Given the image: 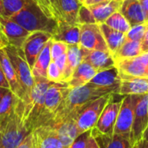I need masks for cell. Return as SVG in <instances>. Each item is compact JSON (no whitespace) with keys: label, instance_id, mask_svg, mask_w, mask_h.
I'll use <instances>...</instances> for the list:
<instances>
[{"label":"cell","instance_id":"cell-20","mask_svg":"<svg viewBox=\"0 0 148 148\" xmlns=\"http://www.w3.org/2000/svg\"><path fill=\"white\" fill-rule=\"evenodd\" d=\"M121 84L118 95H148V77H121Z\"/></svg>","mask_w":148,"mask_h":148},{"label":"cell","instance_id":"cell-54","mask_svg":"<svg viewBox=\"0 0 148 148\" xmlns=\"http://www.w3.org/2000/svg\"><path fill=\"white\" fill-rule=\"evenodd\" d=\"M117 1H119V2H122L123 0H117Z\"/></svg>","mask_w":148,"mask_h":148},{"label":"cell","instance_id":"cell-16","mask_svg":"<svg viewBox=\"0 0 148 148\" xmlns=\"http://www.w3.org/2000/svg\"><path fill=\"white\" fill-rule=\"evenodd\" d=\"M82 61L89 63L97 72L108 69L115 66V61L113 55L108 51L88 50L82 47Z\"/></svg>","mask_w":148,"mask_h":148},{"label":"cell","instance_id":"cell-30","mask_svg":"<svg viewBox=\"0 0 148 148\" xmlns=\"http://www.w3.org/2000/svg\"><path fill=\"white\" fill-rule=\"evenodd\" d=\"M142 54L143 52L141 49V42L126 40L125 42L114 53L113 57L115 62H118L123 59L137 57Z\"/></svg>","mask_w":148,"mask_h":148},{"label":"cell","instance_id":"cell-24","mask_svg":"<svg viewBox=\"0 0 148 148\" xmlns=\"http://www.w3.org/2000/svg\"><path fill=\"white\" fill-rule=\"evenodd\" d=\"M52 127L56 129L61 141L68 148L70 147V146L76 139V137L79 136L75 118H69L65 121L62 122L61 124Z\"/></svg>","mask_w":148,"mask_h":148},{"label":"cell","instance_id":"cell-41","mask_svg":"<svg viewBox=\"0 0 148 148\" xmlns=\"http://www.w3.org/2000/svg\"><path fill=\"white\" fill-rule=\"evenodd\" d=\"M56 62V64L57 65V67L59 68V69L61 70V72L63 75L65 67H66V62H67V53L61 56L60 57H58L56 61H54Z\"/></svg>","mask_w":148,"mask_h":148},{"label":"cell","instance_id":"cell-31","mask_svg":"<svg viewBox=\"0 0 148 148\" xmlns=\"http://www.w3.org/2000/svg\"><path fill=\"white\" fill-rule=\"evenodd\" d=\"M31 0H0V16L10 17Z\"/></svg>","mask_w":148,"mask_h":148},{"label":"cell","instance_id":"cell-55","mask_svg":"<svg viewBox=\"0 0 148 148\" xmlns=\"http://www.w3.org/2000/svg\"><path fill=\"white\" fill-rule=\"evenodd\" d=\"M147 108H148V103H147Z\"/></svg>","mask_w":148,"mask_h":148},{"label":"cell","instance_id":"cell-44","mask_svg":"<svg viewBox=\"0 0 148 148\" xmlns=\"http://www.w3.org/2000/svg\"><path fill=\"white\" fill-rule=\"evenodd\" d=\"M86 148H100L97 142H96V140H95V137L92 135V132H91V135L88 138Z\"/></svg>","mask_w":148,"mask_h":148},{"label":"cell","instance_id":"cell-4","mask_svg":"<svg viewBox=\"0 0 148 148\" xmlns=\"http://www.w3.org/2000/svg\"><path fill=\"white\" fill-rule=\"evenodd\" d=\"M52 83L47 78L34 77V86L31 90L29 101L24 104V120L31 132L41 126L45 95Z\"/></svg>","mask_w":148,"mask_h":148},{"label":"cell","instance_id":"cell-14","mask_svg":"<svg viewBox=\"0 0 148 148\" xmlns=\"http://www.w3.org/2000/svg\"><path fill=\"white\" fill-rule=\"evenodd\" d=\"M89 86L106 91L108 94H118L121 84V78L118 69L114 66L108 69H105L94 76L88 83Z\"/></svg>","mask_w":148,"mask_h":148},{"label":"cell","instance_id":"cell-56","mask_svg":"<svg viewBox=\"0 0 148 148\" xmlns=\"http://www.w3.org/2000/svg\"><path fill=\"white\" fill-rule=\"evenodd\" d=\"M33 1H34V2H35V0H33Z\"/></svg>","mask_w":148,"mask_h":148},{"label":"cell","instance_id":"cell-57","mask_svg":"<svg viewBox=\"0 0 148 148\" xmlns=\"http://www.w3.org/2000/svg\"><path fill=\"white\" fill-rule=\"evenodd\" d=\"M147 23H148V22H147Z\"/></svg>","mask_w":148,"mask_h":148},{"label":"cell","instance_id":"cell-50","mask_svg":"<svg viewBox=\"0 0 148 148\" xmlns=\"http://www.w3.org/2000/svg\"><path fill=\"white\" fill-rule=\"evenodd\" d=\"M54 1H55V6H56V11H57L58 16H59V21H60L61 20V17H60V14H59V11H58V3H59V0H54Z\"/></svg>","mask_w":148,"mask_h":148},{"label":"cell","instance_id":"cell-52","mask_svg":"<svg viewBox=\"0 0 148 148\" xmlns=\"http://www.w3.org/2000/svg\"><path fill=\"white\" fill-rule=\"evenodd\" d=\"M145 136H146V138L147 139V140H148V127H147V131H146V133H145V134H144Z\"/></svg>","mask_w":148,"mask_h":148},{"label":"cell","instance_id":"cell-26","mask_svg":"<svg viewBox=\"0 0 148 148\" xmlns=\"http://www.w3.org/2000/svg\"><path fill=\"white\" fill-rule=\"evenodd\" d=\"M82 5L79 0H59L58 11L61 20L70 24H79L78 14Z\"/></svg>","mask_w":148,"mask_h":148},{"label":"cell","instance_id":"cell-12","mask_svg":"<svg viewBox=\"0 0 148 148\" xmlns=\"http://www.w3.org/2000/svg\"><path fill=\"white\" fill-rule=\"evenodd\" d=\"M0 33L7 41L8 45L23 49V43L30 32L9 17L0 16Z\"/></svg>","mask_w":148,"mask_h":148},{"label":"cell","instance_id":"cell-38","mask_svg":"<svg viewBox=\"0 0 148 148\" xmlns=\"http://www.w3.org/2000/svg\"><path fill=\"white\" fill-rule=\"evenodd\" d=\"M47 79L52 82H62V73L55 62H51L47 70Z\"/></svg>","mask_w":148,"mask_h":148},{"label":"cell","instance_id":"cell-43","mask_svg":"<svg viewBox=\"0 0 148 148\" xmlns=\"http://www.w3.org/2000/svg\"><path fill=\"white\" fill-rule=\"evenodd\" d=\"M133 148H148V140L146 136L144 135L139 141H137Z\"/></svg>","mask_w":148,"mask_h":148},{"label":"cell","instance_id":"cell-42","mask_svg":"<svg viewBox=\"0 0 148 148\" xmlns=\"http://www.w3.org/2000/svg\"><path fill=\"white\" fill-rule=\"evenodd\" d=\"M0 87H3V88H9L10 89V84L3 74V69L1 67V64H0Z\"/></svg>","mask_w":148,"mask_h":148},{"label":"cell","instance_id":"cell-48","mask_svg":"<svg viewBox=\"0 0 148 148\" xmlns=\"http://www.w3.org/2000/svg\"><path fill=\"white\" fill-rule=\"evenodd\" d=\"M7 45H8L7 41H6V40H5V38L3 36V35L0 33V49L5 48Z\"/></svg>","mask_w":148,"mask_h":148},{"label":"cell","instance_id":"cell-39","mask_svg":"<svg viewBox=\"0 0 148 148\" xmlns=\"http://www.w3.org/2000/svg\"><path fill=\"white\" fill-rule=\"evenodd\" d=\"M91 132L92 129L81 134L79 136L76 137V139L74 140V142L72 143L69 148H86L88 138L91 135Z\"/></svg>","mask_w":148,"mask_h":148},{"label":"cell","instance_id":"cell-25","mask_svg":"<svg viewBox=\"0 0 148 148\" xmlns=\"http://www.w3.org/2000/svg\"><path fill=\"white\" fill-rule=\"evenodd\" d=\"M82 62V51L79 44L69 45L67 51V62L62 75V81L68 82L75 69Z\"/></svg>","mask_w":148,"mask_h":148},{"label":"cell","instance_id":"cell-8","mask_svg":"<svg viewBox=\"0 0 148 148\" xmlns=\"http://www.w3.org/2000/svg\"><path fill=\"white\" fill-rule=\"evenodd\" d=\"M134 118L130 134L133 146L144 136L148 127V95H134Z\"/></svg>","mask_w":148,"mask_h":148},{"label":"cell","instance_id":"cell-35","mask_svg":"<svg viewBox=\"0 0 148 148\" xmlns=\"http://www.w3.org/2000/svg\"><path fill=\"white\" fill-rule=\"evenodd\" d=\"M69 45L59 41H56L52 39L51 42V48H50V54H51V59L52 61H56L58 57L64 55L68 51Z\"/></svg>","mask_w":148,"mask_h":148},{"label":"cell","instance_id":"cell-9","mask_svg":"<svg viewBox=\"0 0 148 148\" xmlns=\"http://www.w3.org/2000/svg\"><path fill=\"white\" fill-rule=\"evenodd\" d=\"M79 45L88 50L108 51V48L98 23L82 24Z\"/></svg>","mask_w":148,"mask_h":148},{"label":"cell","instance_id":"cell-51","mask_svg":"<svg viewBox=\"0 0 148 148\" xmlns=\"http://www.w3.org/2000/svg\"><path fill=\"white\" fill-rule=\"evenodd\" d=\"M32 148H38V146H37L35 139H34V134H33V146H32Z\"/></svg>","mask_w":148,"mask_h":148},{"label":"cell","instance_id":"cell-22","mask_svg":"<svg viewBox=\"0 0 148 148\" xmlns=\"http://www.w3.org/2000/svg\"><path fill=\"white\" fill-rule=\"evenodd\" d=\"M0 64L3 69V74L10 84V90L18 97L21 99L22 96V89L21 86L19 84L16 74L15 72V69L10 61V58L4 49V48L0 49Z\"/></svg>","mask_w":148,"mask_h":148},{"label":"cell","instance_id":"cell-47","mask_svg":"<svg viewBox=\"0 0 148 148\" xmlns=\"http://www.w3.org/2000/svg\"><path fill=\"white\" fill-rule=\"evenodd\" d=\"M139 1L141 4L143 11H144L146 20H147V22H148V0H139Z\"/></svg>","mask_w":148,"mask_h":148},{"label":"cell","instance_id":"cell-17","mask_svg":"<svg viewBox=\"0 0 148 148\" xmlns=\"http://www.w3.org/2000/svg\"><path fill=\"white\" fill-rule=\"evenodd\" d=\"M33 134L38 148H68L61 141L56 129L49 125L37 127Z\"/></svg>","mask_w":148,"mask_h":148},{"label":"cell","instance_id":"cell-19","mask_svg":"<svg viewBox=\"0 0 148 148\" xmlns=\"http://www.w3.org/2000/svg\"><path fill=\"white\" fill-rule=\"evenodd\" d=\"M119 11L127 20L131 27L147 23L139 0H123Z\"/></svg>","mask_w":148,"mask_h":148},{"label":"cell","instance_id":"cell-5","mask_svg":"<svg viewBox=\"0 0 148 148\" xmlns=\"http://www.w3.org/2000/svg\"><path fill=\"white\" fill-rule=\"evenodd\" d=\"M4 49L15 69L21 86V100L24 102V104H27L29 101L31 90L34 86V76L32 75L31 68L26 61L23 49H17L11 45H7Z\"/></svg>","mask_w":148,"mask_h":148},{"label":"cell","instance_id":"cell-6","mask_svg":"<svg viewBox=\"0 0 148 148\" xmlns=\"http://www.w3.org/2000/svg\"><path fill=\"white\" fill-rule=\"evenodd\" d=\"M114 94L99 97L87 104L75 116L76 127L79 135L86 131L95 128L104 108L113 99Z\"/></svg>","mask_w":148,"mask_h":148},{"label":"cell","instance_id":"cell-2","mask_svg":"<svg viewBox=\"0 0 148 148\" xmlns=\"http://www.w3.org/2000/svg\"><path fill=\"white\" fill-rule=\"evenodd\" d=\"M30 133L24 120V102L19 98L12 114L0 121V148H16Z\"/></svg>","mask_w":148,"mask_h":148},{"label":"cell","instance_id":"cell-3","mask_svg":"<svg viewBox=\"0 0 148 148\" xmlns=\"http://www.w3.org/2000/svg\"><path fill=\"white\" fill-rule=\"evenodd\" d=\"M9 18L30 33L43 31L51 34L53 36L58 27V20L48 16L33 0L29 1L20 11Z\"/></svg>","mask_w":148,"mask_h":148},{"label":"cell","instance_id":"cell-7","mask_svg":"<svg viewBox=\"0 0 148 148\" xmlns=\"http://www.w3.org/2000/svg\"><path fill=\"white\" fill-rule=\"evenodd\" d=\"M72 88L69 86L68 82H53L48 88L45 95L44 109L41 121V126L47 124L52 118L53 114L67 97ZM40 126V127H41Z\"/></svg>","mask_w":148,"mask_h":148},{"label":"cell","instance_id":"cell-18","mask_svg":"<svg viewBox=\"0 0 148 148\" xmlns=\"http://www.w3.org/2000/svg\"><path fill=\"white\" fill-rule=\"evenodd\" d=\"M81 37V25L70 24L63 20L58 21V27L56 34L52 39L62 42L68 45H74L80 43Z\"/></svg>","mask_w":148,"mask_h":148},{"label":"cell","instance_id":"cell-36","mask_svg":"<svg viewBox=\"0 0 148 148\" xmlns=\"http://www.w3.org/2000/svg\"><path fill=\"white\" fill-rule=\"evenodd\" d=\"M39 7L49 16H53L59 21V16L55 6L54 0H35Z\"/></svg>","mask_w":148,"mask_h":148},{"label":"cell","instance_id":"cell-15","mask_svg":"<svg viewBox=\"0 0 148 148\" xmlns=\"http://www.w3.org/2000/svg\"><path fill=\"white\" fill-rule=\"evenodd\" d=\"M121 103L122 100L114 101L112 99L104 108L95 128L93 129L102 134L113 135Z\"/></svg>","mask_w":148,"mask_h":148},{"label":"cell","instance_id":"cell-10","mask_svg":"<svg viewBox=\"0 0 148 148\" xmlns=\"http://www.w3.org/2000/svg\"><path fill=\"white\" fill-rule=\"evenodd\" d=\"M121 77H148V52L115 62Z\"/></svg>","mask_w":148,"mask_h":148},{"label":"cell","instance_id":"cell-34","mask_svg":"<svg viewBox=\"0 0 148 148\" xmlns=\"http://www.w3.org/2000/svg\"><path fill=\"white\" fill-rule=\"evenodd\" d=\"M148 29V23H144L131 27L130 30L127 33V40L141 42L145 36Z\"/></svg>","mask_w":148,"mask_h":148},{"label":"cell","instance_id":"cell-45","mask_svg":"<svg viewBox=\"0 0 148 148\" xmlns=\"http://www.w3.org/2000/svg\"><path fill=\"white\" fill-rule=\"evenodd\" d=\"M141 49L143 53L148 52V29L145 34L143 40L141 41Z\"/></svg>","mask_w":148,"mask_h":148},{"label":"cell","instance_id":"cell-53","mask_svg":"<svg viewBox=\"0 0 148 148\" xmlns=\"http://www.w3.org/2000/svg\"><path fill=\"white\" fill-rule=\"evenodd\" d=\"M79 1H80V2H81L82 3H83L85 2V0H79Z\"/></svg>","mask_w":148,"mask_h":148},{"label":"cell","instance_id":"cell-37","mask_svg":"<svg viewBox=\"0 0 148 148\" xmlns=\"http://www.w3.org/2000/svg\"><path fill=\"white\" fill-rule=\"evenodd\" d=\"M78 23L80 25L82 24H91V23H96L95 17L90 10V9L85 5H82L79 10L78 14Z\"/></svg>","mask_w":148,"mask_h":148},{"label":"cell","instance_id":"cell-40","mask_svg":"<svg viewBox=\"0 0 148 148\" xmlns=\"http://www.w3.org/2000/svg\"><path fill=\"white\" fill-rule=\"evenodd\" d=\"M33 146V132L30 133L16 148H32Z\"/></svg>","mask_w":148,"mask_h":148},{"label":"cell","instance_id":"cell-11","mask_svg":"<svg viewBox=\"0 0 148 148\" xmlns=\"http://www.w3.org/2000/svg\"><path fill=\"white\" fill-rule=\"evenodd\" d=\"M134 118V95H125L122 99L121 109L118 114L114 127V134L130 136Z\"/></svg>","mask_w":148,"mask_h":148},{"label":"cell","instance_id":"cell-13","mask_svg":"<svg viewBox=\"0 0 148 148\" xmlns=\"http://www.w3.org/2000/svg\"><path fill=\"white\" fill-rule=\"evenodd\" d=\"M50 39H52L51 34L43 31H35L30 33L25 40L22 49L26 61L31 69L41 51Z\"/></svg>","mask_w":148,"mask_h":148},{"label":"cell","instance_id":"cell-29","mask_svg":"<svg viewBox=\"0 0 148 148\" xmlns=\"http://www.w3.org/2000/svg\"><path fill=\"white\" fill-rule=\"evenodd\" d=\"M51 42H52V39H50L46 43V45L41 51L40 55L38 56L34 66L31 69L32 75L34 77L47 78V70L50 62H52L51 54H50Z\"/></svg>","mask_w":148,"mask_h":148},{"label":"cell","instance_id":"cell-46","mask_svg":"<svg viewBox=\"0 0 148 148\" xmlns=\"http://www.w3.org/2000/svg\"><path fill=\"white\" fill-rule=\"evenodd\" d=\"M111 0H85V2L82 3L83 5L85 6H93V5H95V4H99V3H105V2H109Z\"/></svg>","mask_w":148,"mask_h":148},{"label":"cell","instance_id":"cell-21","mask_svg":"<svg viewBox=\"0 0 148 148\" xmlns=\"http://www.w3.org/2000/svg\"><path fill=\"white\" fill-rule=\"evenodd\" d=\"M92 135L95 137L100 148H133L130 136L118 134L106 135L92 129Z\"/></svg>","mask_w":148,"mask_h":148},{"label":"cell","instance_id":"cell-32","mask_svg":"<svg viewBox=\"0 0 148 148\" xmlns=\"http://www.w3.org/2000/svg\"><path fill=\"white\" fill-rule=\"evenodd\" d=\"M19 98L10 89L0 102V121L7 119L15 110Z\"/></svg>","mask_w":148,"mask_h":148},{"label":"cell","instance_id":"cell-28","mask_svg":"<svg viewBox=\"0 0 148 148\" xmlns=\"http://www.w3.org/2000/svg\"><path fill=\"white\" fill-rule=\"evenodd\" d=\"M99 25L108 45V50L114 56V53L127 40V34L117 31L108 26L106 23H101Z\"/></svg>","mask_w":148,"mask_h":148},{"label":"cell","instance_id":"cell-23","mask_svg":"<svg viewBox=\"0 0 148 148\" xmlns=\"http://www.w3.org/2000/svg\"><path fill=\"white\" fill-rule=\"evenodd\" d=\"M97 74L95 69H94L89 63L82 62V63L75 69L70 80L68 82L69 86L71 88H79L87 85Z\"/></svg>","mask_w":148,"mask_h":148},{"label":"cell","instance_id":"cell-49","mask_svg":"<svg viewBox=\"0 0 148 148\" xmlns=\"http://www.w3.org/2000/svg\"><path fill=\"white\" fill-rule=\"evenodd\" d=\"M10 89L9 88H3V87H0V102L3 99V97L4 96V95L9 91Z\"/></svg>","mask_w":148,"mask_h":148},{"label":"cell","instance_id":"cell-33","mask_svg":"<svg viewBox=\"0 0 148 148\" xmlns=\"http://www.w3.org/2000/svg\"><path fill=\"white\" fill-rule=\"evenodd\" d=\"M104 23H106L110 28L124 34H127L131 29L130 23L127 22V20L124 17V16L120 11L114 13L111 16H109L106 20Z\"/></svg>","mask_w":148,"mask_h":148},{"label":"cell","instance_id":"cell-27","mask_svg":"<svg viewBox=\"0 0 148 148\" xmlns=\"http://www.w3.org/2000/svg\"><path fill=\"white\" fill-rule=\"evenodd\" d=\"M121 4V2H119L117 0H111L109 2H105L93 6H89L88 8L90 9L95 17L96 23L101 24L104 23L106 20L114 13L119 11Z\"/></svg>","mask_w":148,"mask_h":148},{"label":"cell","instance_id":"cell-1","mask_svg":"<svg viewBox=\"0 0 148 148\" xmlns=\"http://www.w3.org/2000/svg\"><path fill=\"white\" fill-rule=\"evenodd\" d=\"M106 95H108V93L104 90L93 88L88 84L72 88L67 97L62 101L51 120L45 125L55 127L69 118H75L78 113L87 104Z\"/></svg>","mask_w":148,"mask_h":148}]
</instances>
